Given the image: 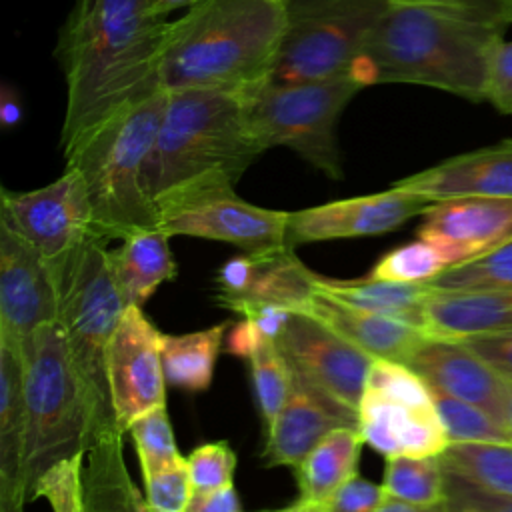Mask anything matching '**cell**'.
<instances>
[{"mask_svg":"<svg viewBox=\"0 0 512 512\" xmlns=\"http://www.w3.org/2000/svg\"><path fill=\"white\" fill-rule=\"evenodd\" d=\"M166 28L154 0H76L54 52L66 80L62 150L124 106L162 90Z\"/></svg>","mask_w":512,"mask_h":512,"instance_id":"cell-1","label":"cell"},{"mask_svg":"<svg viewBox=\"0 0 512 512\" xmlns=\"http://www.w3.org/2000/svg\"><path fill=\"white\" fill-rule=\"evenodd\" d=\"M504 28L506 24L476 12L392 0L352 76L364 88L386 82L420 84L482 102Z\"/></svg>","mask_w":512,"mask_h":512,"instance_id":"cell-2","label":"cell"},{"mask_svg":"<svg viewBox=\"0 0 512 512\" xmlns=\"http://www.w3.org/2000/svg\"><path fill=\"white\" fill-rule=\"evenodd\" d=\"M286 0H196L168 22L160 54L166 92L208 88L252 96L272 80Z\"/></svg>","mask_w":512,"mask_h":512,"instance_id":"cell-3","label":"cell"},{"mask_svg":"<svg viewBox=\"0 0 512 512\" xmlns=\"http://www.w3.org/2000/svg\"><path fill=\"white\" fill-rule=\"evenodd\" d=\"M262 152L242 96L208 88L172 90L146 160V192L160 216L202 194L234 188Z\"/></svg>","mask_w":512,"mask_h":512,"instance_id":"cell-4","label":"cell"},{"mask_svg":"<svg viewBox=\"0 0 512 512\" xmlns=\"http://www.w3.org/2000/svg\"><path fill=\"white\" fill-rule=\"evenodd\" d=\"M168 92L124 106L64 152L88 190L92 236L110 242L138 230L158 228V212L146 192L144 170L156 132L164 118Z\"/></svg>","mask_w":512,"mask_h":512,"instance_id":"cell-5","label":"cell"},{"mask_svg":"<svg viewBox=\"0 0 512 512\" xmlns=\"http://www.w3.org/2000/svg\"><path fill=\"white\" fill-rule=\"evenodd\" d=\"M26 444L24 486H32L54 462L86 452L96 420L72 362L60 322L42 326L22 344Z\"/></svg>","mask_w":512,"mask_h":512,"instance_id":"cell-6","label":"cell"},{"mask_svg":"<svg viewBox=\"0 0 512 512\" xmlns=\"http://www.w3.org/2000/svg\"><path fill=\"white\" fill-rule=\"evenodd\" d=\"M52 268L60 292L58 322L92 406L98 434L106 426L116 424L110 404L106 354L128 302L114 278L108 244L94 236Z\"/></svg>","mask_w":512,"mask_h":512,"instance_id":"cell-7","label":"cell"},{"mask_svg":"<svg viewBox=\"0 0 512 512\" xmlns=\"http://www.w3.org/2000/svg\"><path fill=\"white\" fill-rule=\"evenodd\" d=\"M364 86L354 76L314 82L270 80L246 100L252 136L266 152L284 146L332 180H342L338 120Z\"/></svg>","mask_w":512,"mask_h":512,"instance_id":"cell-8","label":"cell"},{"mask_svg":"<svg viewBox=\"0 0 512 512\" xmlns=\"http://www.w3.org/2000/svg\"><path fill=\"white\" fill-rule=\"evenodd\" d=\"M392 0H286L274 82L352 76Z\"/></svg>","mask_w":512,"mask_h":512,"instance_id":"cell-9","label":"cell"},{"mask_svg":"<svg viewBox=\"0 0 512 512\" xmlns=\"http://www.w3.org/2000/svg\"><path fill=\"white\" fill-rule=\"evenodd\" d=\"M358 430L382 456H440L450 438L432 388L406 364L374 358L358 404Z\"/></svg>","mask_w":512,"mask_h":512,"instance_id":"cell-10","label":"cell"},{"mask_svg":"<svg viewBox=\"0 0 512 512\" xmlns=\"http://www.w3.org/2000/svg\"><path fill=\"white\" fill-rule=\"evenodd\" d=\"M0 224L58 266L92 236V206L82 176L64 166L62 176L42 188H2Z\"/></svg>","mask_w":512,"mask_h":512,"instance_id":"cell-11","label":"cell"},{"mask_svg":"<svg viewBox=\"0 0 512 512\" xmlns=\"http://www.w3.org/2000/svg\"><path fill=\"white\" fill-rule=\"evenodd\" d=\"M106 376L112 414L124 434L136 418L166 404L162 334L142 306H126L108 346Z\"/></svg>","mask_w":512,"mask_h":512,"instance_id":"cell-12","label":"cell"},{"mask_svg":"<svg viewBox=\"0 0 512 512\" xmlns=\"http://www.w3.org/2000/svg\"><path fill=\"white\" fill-rule=\"evenodd\" d=\"M278 346L294 374L358 414L374 358L306 312H294Z\"/></svg>","mask_w":512,"mask_h":512,"instance_id":"cell-13","label":"cell"},{"mask_svg":"<svg viewBox=\"0 0 512 512\" xmlns=\"http://www.w3.org/2000/svg\"><path fill=\"white\" fill-rule=\"evenodd\" d=\"M290 212L270 210L236 196L234 188L192 198L158 216L168 236H194L228 242L244 252L288 246Z\"/></svg>","mask_w":512,"mask_h":512,"instance_id":"cell-14","label":"cell"},{"mask_svg":"<svg viewBox=\"0 0 512 512\" xmlns=\"http://www.w3.org/2000/svg\"><path fill=\"white\" fill-rule=\"evenodd\" d=\"M58 316L60 292L52 264L0 224V340L22 348Z\"/></svg>","mask_w":512,"mask_h":512,"instance_id":"cell-15","label":"cell"},{"mask_svg":"<svg viewBox=\"0 0 512 512\" xmlns=\"http://www.w3.org/2000/svg\"><path fill=\"white\" fill-rule=\"evenodd\" d=\"M432 202L416 192L392 186L390 190L326 202L290 212L286 244L378 236L422 216Z\"/></svg>","mask_w":512,"mask_h":512,"instance_id":"cell-16","label":"cell"},{"mask_svg":"<svg viewBox=\"0 0 512 512\" xmlns=\"http://www.w3.org/2000/svg\"><path fill=\"white\" fill-rule=\"evenodd\" d=\"M422 216L418 238L436 246L450 266L512 240V198H450L432 202Z\"/></svg>","mask_w":512,"mask_h":512,"instance_id":"cell-17","label":"cell"},{"mask_svg":"<svg viewBox=\"0 0 512 512\" xmlns=\"http://www.w3.org/2000/svg\"><path fill=\"white\" fill-rule=\"evenodd\" d=\"M344 426H358V414L294 374V386L284 408L266 428L262 462L264 466L296 470L322 438Z\"/></svg>","mask_w":512,"mask_h":512,"instance_id":"cell-18","label":"cell"},{"mask_svg":"<svg viewBox=\"0 0 512 512\" xmlns=\"http://www.w3.org/2000/svg\"><path fill=\"white\" fill-rule=\"evenodd\" d=\"M432 390L470 402L504 424L506 380L460 340L428 338L406 362Z\"/></svg>","mask_w":512,"mask_h":512,"instance_id":"cell-19","label":"cell"},{"mask_svg":"<svg viewBox=\"0 0 512 512\" xmlns=\"http://www.w3.org/2000/svg\"><path fill=\"white\" fill-rule=\"evenodd\" d=\"M392 186L422 194L430 202L468 196L512 198V138L446 158Z\"/></svg>","mask_w":512,"mask_h":512,"instance_id":"cell-20","label":"cell"},{"mask_svg":"<svg viewBox=\"0 0 512 512\" xmlns=\"http://www.w3.org/2000/svg\"><path fill=\"white\" fill-rule=\"evenodd\" d=\"M302 312L318 318L372 358L406 364L408 358L430 338L424 330L408 322L348 306L320 290H316Z\"/></svg>","mask_w":512,"mask_h":512,"instance_id":"cell-21","label":"cell"},{"mask_svg":"<svg viewBox=\"0 0 512 512\" xmlns=\"http://www.w3.org/2000/svg\"><path fill=\"white\" fill-rule=\"evenodd\" d=\"M512 328V286L488 290H434L424 304L430 338L462 340L480 332Z\"/></svg>","mask_w":512,"mask_h":512,"instance_id":"cell-22","label":"cell"},{"mask_svg":"<svg viewBox=\"0 0 512 512\" xmlns=\"http://www.w3.org/2000/svg\"><path fill=\"white\" fill-rule=\"evenodd\" d=\"M26 396L22 348L0 340V502L26 498Z\"/></svg>","mask_w":512,"mask_h":512,"instance_id":"cell-23","label":"cell"},{"mask_svg":"<svg viewBox=\"0 0 512 512\" xmlns=\"http://www.w3.org/2000/svg\"><path fill=\"white\" fill-rule=\"evenodd\" d=\"M248 254L250 274L246 290L228 310L242 316L248 310L274 304L302 312L316 294L318 274L298 260L294 248L280 246Z\"/></svg>","mask_w":512,"mask_h":512,"instance_id":"cell-24","label":"cell"},{"mask_svg":"<svg viewBox=\"0 0 512 512\" xmlns=\"http://www.w3.org/2000/svg\"><path fill=\"white\" fill-rule=\"evenodd\" d=\"M124 432L118 424L100 430L84 460L86 512H150L124 462Z\"/></svg>","mask_w":512,"mask_h":512,"instance_id":"cell-25","label":"cell"},{"mask_svg":"<svg viewBox=\"0 0 512 512\" xmlns=\"http://www.w3.org/2000/svg\"><path fill=\"white\" fill-rule=\"evenodd\" d=\"M168 238L162 228L138 230L110 250V266L128 304L144 306L160 284L176 276Z\"/></svg>","mask_w":512,"mask_h":512,"instance_id":"cell-26","label":"cell"},{"mask_svg":"<svg viewBox=\"0 0 512 512\" xmlns=\"http://www.w3.org/2000/svg\"><path fill=\"white\" fill-rule=\"evenodd\" d=\"M316 290L348 306L402 320L420 330H424V304L432 294V286L428 282L406 284L376 280L370 276L360 280H336L318 276Z\"/></svg>","mask_w":512,"mask_h":512,"instance_id":"cell-27","label":"cell"},{"mask_svg":"<svg viewBox=\"0 0 512 512\" xmlns=\"http://www.w3.org/2000/svg\"><path fill=\"white\" fill-rule=\"evenodd\" d=\"M364 438L358 426L332 430L294 470L300 500L322 506L354 476Z\"/></svg>","mask_w":512,"mask_h":512,"instance_id":"cell-28","label":"cell"},{"mask_svg":"<svg viewBox=\"0 0 512 512\" xmlns=\"http://www.w3.org/2000/svg\"><path fill=\"white\" fill-rule=\"evenodd\" d=\"M228 326V322H222L188 334H162L166 384L186 392L206 390L212 384L214 366L224 348Z\"/></svg>","mask_w":512,"mask_h":512,"instance_id":"cell-29","label":"cell"},{"mask_svg":"<svg viewBox=\"0 0 512 512\" xmlns=\"http://www.w3.org/2000/svg\"><path fill=\"white\" fill-rule=\"evenodd\" d=\"M440 462L460 480L512 496V444H450L440 454Z\"/></svg>","mask_w":512,"mask_h":512,"instance_id":"cell-30","label":"cell"},{"mask_svg":"<svg viewBox=\"0 0 512 512\" xmlns=\"http://www.w3.org/2000/svg\"><path fill=\"white\" fill-rule=\"evenodd\" d=\"M382 486L386 494L412 504L436 506L448 502L440 456H388Z\"/></svg>","mask_w":512,"mask_h":512,"instance_id":"cell-31","label":"cell"},{"mask_svg":"<svg viewBox=\"0 0 512 512\" xmlns=\"http://www.w3.org/2000/svg\"><path fill=\"white\" fill-rule=\"evenodd\" d=\"M434 406L448 432L450 444H512L506 426L476 404L432 390Z\"/></svg>","mask_w":512,"mask_h":512,"instance_id":"cell-32","label":"cell"},{"mask_svg":"<svg viewBox=\"0 0 512 512\" xmlns=\"http://www.w3.org/2000/svg\"><path fill=\"white\" fill-rule=\"evenodd\" d=\"M250 372H252V384L260 408V416L264 420V426L268 428L280 410L284 408L292 386H294V372L282 354L278 342H266L262 344L252 356H250Z\"/></svg>","mask_w":512,"mask_h":512,"instance_id":"cell-33","label":"cell"},{"mask_svg":"<svg viewBox=\"0 0 512 512\" xmlns=\"http://www.w3.org/2000/svg\"><path fill=\"white\" fill-rule=\"evenodd\" d=\"M428 284L434 290H488L512 286V240L478 258L446 268Z\"/></svg>","mask_w":512,"mask_h":512,"instance_id":"cell-34","label":"cell"},{"mask_svg":"<svg viewBox=\"0 0 512 512\" xmlns=\"http://www.w3.org/2000/svg\"><path fill=\"white\" fill-rule=\"evenodd\" d=\"M450 268L446 256L426 240H414L386 252L370 272V278L390 282H430Z\"/></svg>","mask_w":512,"mask_h":512,"instance_id":"cell-35","label":"cell"},{"mask_svg":"<svg viewBox=\"0 0 512 512\" xmlns=\"http://www.w3.org/2000/svg\"><path fill=\"white\" fill-rule=\"evenodd\" d=\"M126 434H130L134 442L142 476L176 464L184 458L178 452L172 426L166 414V404L136 418Z\"/></svg>","mask_w":512,"mask_h":512,"instance_id":"cell-36","label":"cell"},{"mask_svg":"<svg viewBox=\"0 0 512 512\" xmlns=\"http://www.w3.org/2000/svg\"><path fill=\"white\" fill-rule=\"evenodd\" d=\"M84 460L86 452H80L54 462L34 482L30 500H48L52 512H86Z\"/></svg>","mask_w":512,"mask_h":512,"instance_id":"cell-37","label":"cell"},{"mask_svg":"<svg viewBox=\"0 0 512 512\" xmlns=\"http://www.w3.org/2000/svg\"><path fill=\"white\" fill-rule=\"evenodd\" d=\"M142 478L150 512H186L194 494L186 458Z\"/></svg>","mask_w":512,"mask_h":512,"instance_id":"cell-38","label":"cell"},{"mask_svg":"<svg viewBox=\"0 0 512 512\" xmlns=\"http://www.w3.org/2000/svg\"><path fill=\"white\" fill-rule=\"evenodd\" d=\"M186 460L194 492H210L232 486L236 454L226 440L202 444L194 448Z\"/></svg>","mask_w":512,"mask_h":512,"instance_id":"cell-39","label":"cell"},{"mask_svg":"<svg viewBox=\"0 0 512 512\" xmlns=\"http://www.w3.org/2000/svg\"><path fill=\"white\" fill-rule=\"evenodd\" d=\"M484 100L500 114L512 116V40H502L492 54Z\"/></svg>","mask_w":512,"mask_h":512,"instance_id":"cell-40","label":"cell"},{"mask_svg":"<svg viewBox=\"0 0 512 512\" xmlns=\"http://www.w3.org/2000/svg\"><path fill=\"white\" fill-rule=\"evenodd\" d=\"M460 342L480 356L496 374L512 382V328L472 334Z\"/></svg>","mask_w":512,"mask_h":512,"instance_id":"cell-41","label":"cell"},{"mask_svg":"<svg viewBox=\"0 0 512 512\" xmlns=\"http://www.w3.org/2000/svg\"><path fill=\"white\" fill-rule=\"evenodd\" d=\"M384 494H386L384 486H378V484L354 474L324 504V512H376Z\"/></svg>","mask_w":512,"mask_h":512,"instance_id":"cell-42","label":"cell"},{"mask_svg":"<svg viewBox=\"0 0 512 512\" xmlns=\"http://www.w3.org/2000/svg\"><path fill=\"white\" fill-rule=\"evenodd\" d=\"M446 494H448L450 506H464L474 512H512V496L478 488L448 472H446Z\"/></svg>","mask_w":512,"mask_h":512,"instance_id":"cell-43","label":"cell"},{"mask_svg":"<svg viewBox=\"0 0 512 512\" xmlns=\"http://www.w3.org/2000/svg\"><path fill=\"white\" fill-rule=\"evenodd\" d=\"M186 512H242V506L232 484L210 492H194Z\"/></svg>","mask_w":512,"mask_h":512,"instance_id":"cell-44","label":"cell"},{"mask_svg":"<svg viewBox=\"0 0 512 512\" xmlns=\"http://www.w3.org/2000/svg\"><path fill=\"white\" fill-rule=\"evenodd\" d=\"M394 2H418V4H436V6L460 8V10L482 14L486 18L498 20V22L508 26V22L504 18L506 0H394Z\"/></svg>","mask_w":512,"mask_h":512,"instance_id":"cell-45","label":"cell"},{"mask_svg":"<svg viewBox=\"0 0 512 512\" xmlns=\"http://www.w3.org/2000/svg\"><path fill=\"white\" fill-rule=\"evenodd\" d=\"M22 116H24V108H22L18 92L10 84H4L0 88V122H2V126L14 128L22 122Z\"/></svg>","mask_w":512,"mask_h":512,"instance_id":"cell-46","label":"cell"},{"mask_svg":"<svg viewBox=\"0 0 512 512\" xmlns=\"http://www.w3.org/2000/svg\"><path fill=\"white\" fill-rule=\"evenodd\" d=\"M376 512H450V508H448V502L436 504V506H422V504H412L396 496L384 494Z\"/></svg>","mask_w":512,"mask_h":512,"instance_id":"cell-47","label":"cell"},{"mask_svg":"<svg viewBox=\"0 0 512 512\" xmlns=\"http://www.w3.org/2000/svg\"><path fill=\"white\" fill-rule=\"evenodd\" d=\"M196 0H154L156 8L162 12V14H170L172 10L176 8H182V6H192Z\"/></svg>","mask_w":512,"mask_h":512,"instance_id":"cell-48","label":"cell"},{"mask_svg":"<svg viewBox=\"0 0 512 512\" xmlns=\"http://www.w3.org/2000/svg\"><path fill=\"white\" fill-rule=\"evenodd\" d=\"M504 426L512 436V382L506 380V396H504Z\"/></svg>","mask_w":512,"mask_h":512,"instance_id":"cell-49","label":"cell"},{"mask_svg":"<svg viewBox=\"0 0 512 512\" xmlns=\"http://www.w3.org/2000/svg\"><path fill=\"white\" fill-rule=\"evenodd\" d=\"M272 512H324V508L316 506V504H308V502L298 498L294 504H290L286 508H280V510H272Z\"/></svg>","mask_w":512,"mask_h":512,"instance_id":"cell-50","label":"cell"},{"mask_svg":"<svg viewBox=\"0 0 512 512\" xmlns=\"http://www.w3.org/2000/svg\"><path fill=\"white\" fill-rule=\"evenodd\" d=\"M24 504L22 500L16 502H0V512H24Z\"/></svg>","mask_w":512,"mask_h":512,"instance_id":"cell-51","label":"cell"},{"mask_svg":"<svg viewBox=\"0 0 512 512\" xmlns=\"http://www.w3.org/2000/svg\"><path fill=\"white\" fill-rule=\"evenodd\" d=\"M504 18L510 24L512 22V0H506V8H504Z\"/></svg>","mask_w":512,"mask_h":512,"instance_id":"cell-52","label":"cell"},{"mask_svg":"<svg viewBox=\"0 0 512 512\" xmlns=\"http://www.w3.org/2000/svg\"><path fill=\"white\" fill-rule=\"evenodd\" d=\"M448 508H450V512H474V510L464 508V506H450V504H448Z\"/></svg>","mask_w":512,"mask_h":512,"instance_id":"cell-53","label":"cell"}]
</instances>
